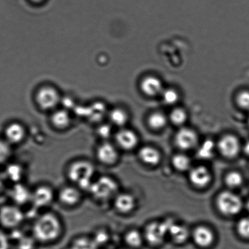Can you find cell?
Segmentation results:
<instances>
[{"label": "cell", "mask_w": 249, "mask_h": 249, "mask_svg": "<svg viewBox=\"0 0 249 249\" xmlns=\"http://www.w3.org/2000/svg\"><path fill=\"white\" fill-rule=\"evenodd\" d=\"M62 221L57 214L52 212H45L34 220L33 237L41 243L55 241L62 233Z\"/></svg>", "instance_id": "cell-1"}, {"label": "cell", "mask_w": 249, "mask_h": 249, "mask_svg": "<svg viewBox=\"0 0 249 249\" xmlns=\"http://www.w3.org/2000/svg\"><path fill=\"white\" fill-rule=\"evenodd\" d=\"M96 168L93 163L85 159L73 161L67 168V177L72 185L82 191L89 192L94 179Z\"/></svg>", "instance_id": "cell-2"}, {"label": "cell", "mask_w": 249, "mask_h": 249, "mask_svg": "<svg viewBox=\"0 0 249 249\" xmlns=\"http://www.w3.org/2000/svg\"><path fill=\"white\" fill-rule=\"evenodd\" d=\"M119 185L113 177L108 175H102L94 178L89 192L95 200L99 202H107L118 194Z\"/></svg>", "instance_id": "cell-3"}, {"label": "cell", "mask_w": 249, "mask_h": 249, "mask_svg": "<svg viewBox=\"0 0 249 249\" xmlns=\"http://www.w3.org/2000/svg\"><path fill=\"white\" fill-rule=\"evenodd\" d=\"M35 100L42 111H53L62 101V97L57 88L51 85H42L36 93Z\"/></svg>", "instance_id": "cell-4"}, {"label": "cell", "mask_w": 249, "mask_h": 249, "mask_svg": "<svg viewBox=\"0 0 249 249\" xmlns=\"http://www.w3.org/2000/svg\"><path fill=\"white\" fill-rule=\"evenodd\" d=\"M219 211L226 215H235L243 208V202L237 195L229 192H221L217 199Z\"/></svg>", "instance_id": "cell-5"}, {"label": "cell", "mask_w": 249, "mask_h": 249, "mask_svg": "<svg viewBox=\"0 0 249 249\" xmlns=\"http://www.w3.org/2000/svg\"><path fill=\"white\" fill-rule=\"evenodd\" d=\"M25 215L19 206L7 205L0 209V223L5 228L16 229L23 223Z\"/></svg>", "instance_id": "cell-6"}, {"label": "cell", "mask_w": 249, "mask_h": 249, "mask_svg": "<svg viewBox=\"0 0 249 249\" xmlns=\"http://www.w3.org/2000/svg\"><path fill=\"white\" fill-rule=\"evenodd\" d=\"M53 188L48 185H40L32 190L31 203L34 208L43 209L50 206L54 199Z\"/></svg>", "instance_id": "cell-7"}, {"label": "cell", "mask_w": 249, "mask_h": 249, "mask_svg": "<svg viewBox=\"0 0 249 249\" xmlns=\"http://www.w3.org/2000/svg\"><path fill=\"white\" fill-rule=\"evenodd\" d=\"M96 157L102 165H113L119 159L118 147L108 140L102 141L96 148Z\"/></svg>", "instance_id": "cell-8"}, {"label": "cell", "mask_w": 249, "mask_h": 249, "mask_svg": "<svg viewBox=\"0 0 249 249\" xmlns=\"http://www.w3.org/2000/svg\"><path fill=\"white\" fill-rule=\"evenodd\" d=\"M167 221L162 224H151L147 227L145 231V238L150 245L158 246L164 240L166 235L168 233L171 223Z\"/></svg>", "instance_id": "cell-9"}, {"label": "cell", "mask_w": 249, "mask_h": 249, "mask_svg": "<svg viewBox=\"0 0 249 249\" xmlns=\"http://www.w3.org/2000/svg\"><path fill=\"white\" fill-rule=\"evenodd\" d=\"M82 190L74 185H67L60 190L57 195L58 201L65 207H74L82 201Z\"/></svg>", "instance_id": "cell-10"}, {"label": "cell", "mask_w": 249, "mask_h": 249, "mask_svg": "<svg viewBox=\"0 0 249 249\" xmlns=\"http://www.w3.org/2000/svg\"><path fill=\"white\" fill-rule=\"evenodd\" d=\"M26 133L23 124L19 122H12L4 129V139L11 145H18L24 140Z\"/></svg>", "instance_id": "cell-11"}, {"label": "cell", "mask_w": 249, "mask_h": 249, "mask_svg": "<svg viewBox=\"0 0 249 249\" xmlns=\"http://www.w3.org/2000/svg\"><path fill=\"white\" fill-rule=\"evenodd\" d=\"M32 190L22 182L14 184L9 192V196L14 204L24 206L31 202Z\"/></svg>", "instance_id": "cell-12"}, {"label": "cell", "mask_w": 249, "mask_h": 249, "mask_svg": "<svg viewBox=\"0 0 249 249\" xmlns=\"http://www.w3.org/2000/svg\"><path fill=\"white\" fill-rule=\"evenodd\" d=\"M116 146L124 150H131L138 145V138L133 131L122 128L114 135ZM117 146V147H118Z\"/></svg>", "instance_id": "cell-13"}, {"label": "cell", "mask_w": 249, "mask_h": 249, "mask_svg": "<svg viewBox=\"0 0 249 249\" xmlns=\"http://www.w3.org/2000/svg\"><path fill=\"white\" fill-rule=\"evenodd\" d=\"M192 238L195 245L203 249L211 248L214 241L213 231L204 226L198 227L195 229Z\"/></svg>", "instance_id": "cell-14"}, {"label": "cell", "mask_w": 249, "mask_h": 249, "mask_svg": "<svg viewBox=\"0 0 249 249\" xmlns=\"http://www.w3.org/2000/svg\"><path fill=\"white\" fill-rule=\"evenodd\" d=\"M50 121L53 128L58 131H64L71 125L72 117L68 110L56 109L51 114Z\"/></svg>", "instance_id": "cell-15"}, {"label": "cell", "mask_w": 249, "mask_h": 249, "mask_svg": "<svg viewBox=\"0 0 249 249\" xmlns=\"http://www.w3.org/2000/svg\"><path fill=\"white\" fill-rule=\"evenodd\" d=\"M221 153L226 157H234L240 151V145L238 138L233 135H226L222 138L218 144Z\"/></svg>", "instance_id": "cell-16"}, {"label": "cell", "mask_w": 249, "mask_h": 249, "mask_svg": "<svg viewBox=\"0 0 249 249\" xmlns=\"http://www.w3.org/2000/svg\"><path fill=\"white\" fill-rule=\"evenodd\" d=\"M196 133L189 128H182L178 132L175 137L177 145L182 150H190L197 143Z\"/></svg>", "instance_id": "cell-17"}, {"label": "cell", "mask_w": 249, "mask_h": 249, "mask_svg": "<svg viewBox=\"0 0 249 249\" xmlns=\"http://www.w3.org/2000/svg\"><path fill=\"white\" fill-rule=\"evenodd\" d=\"M141 88L144 94L149 96H156L162 94V84L160 79L155 77H148L142 80Z\"/></svg>", "instance_id": "cell-18"}, {"label": "cell", "mask_w": 249, "mask_h": 249, "mask_svg": "<svg viewBox=\"0 0 249 249\" xmlns=\"http://www.w3.org/2000/svg\"><path fill=\"white\" fill-rule=\"evenodd\" d=\"M135 206V200L133 196L127 193L116 195L114 198V207L121 213H128L132 211Z\"/></svg>", "instance_id": "cell-19"}, {"label": "cell", "mask_w": 249, "mask_h": 249, "mask_svg": "<svg viewBox=\"0 0 249 249\" xmlns=\"http://www.w3.org/2000/svg\"><path fill=\"white\" fill-rule=\"evenodd\" d=\"M211 176L209 170L204 167L194 168L190 173V179L195 186L203 187L211 181Z\"/></svg>", "instance_id": "cell-20"}, {"label": "cell", "mask_w": 249, "mask_h": 249, "mask_svg": "<svg viewBox=\"0 0 249 249\" xmlns=\"http://www.w3.org/2000/svg\"><path fill=\"white\" fill-rule=\"evenodd\" d=\"M4 175L7 180H10L13 184L21 182L24 175V169L18 163H11L7 166Z\"/></svg>", "instance_id": "cell-21"}, {"label": "cell", "mask_w": 249, "mask_h": 249, "mask_svg": "<svg viewBox=\"0 0 249 249\" xmlns=\"http://www.w3.org/2000/svg\"><path fill=\"white\" fill-rule=\"evenodd\" d=\"M107 116L111 124L119 128H123L128 119V114L120 107H116L111 110L107 114Z\"/></svg>", "instance_id": "cell-22"}, {"label": "cell", "mask_w": 249, "mask_h": 249, "mask_svg": "<svg viewBox=\"0 0 249 249\" xmlns=\"http://www.w3.org/2000/svg\"><path fill=\"white\" fill-rule=\"evenodd\" d=\"M139 157L143 162L151 165L158 164L160 162V155L155 148L145 146L141 149L139 153Z\"/></svg>", "instance_id": "cell-23"}, {"label": "cell", "mask_w": 249, "mask_h": 249, "mask_svg": "<svg viewBox=\"0 0 249 249\" xmlns=\"http://www.w3.org/2000/svg\"><path fill=\"white\" fill-rule=\"evenodd\" d=\"M168 233L170 234L173 240L178 244L185 242L189 236V231L185 227L173 223L170 224Z\"/></svg>", "instance_id": "cell-24"}, {"label": "cell", "mask_w": 249, "mask_h": 249, "mask_svg": "<svg viewBox=\"0 0 249 249\" xmlns=\"http://www.w3.org/2000/svg\"><path fill=\"white\" fill-rule=\"evenodd\" d=\"M124 241L129 248L137 249L141 248L143 244V238L138 231L131 230L124 235Z\"/></svg>", "instance_id": "cell-25"}, {"label": "cell", "mask_w": 249, "mask_h": 249, "mask_svg": "<svg viewBox=\"0 0 249 249\" xmlns=\"http://www.w3.org/2000/svg\"><path fill=\"white\" fill-rule=\"evenodd\" d=\"M97 246L93 239L87 237H80L74 241L72 249H97Z\"/></svg>", "instance_id": "cell-26"}, {"label": "cell", "mask_w": 249, "mask_h": 249, "mask_svg": "<svg viewBox=\"0 0 249 249\" xmlns=\"http://www.w3.org/2000/svg\"><path fill=\"white\" fill-rule=\"evenodd\" d=\"M214 145L213 141L206 140L200 146L197 151L198 157L204 159H209L213 155Z\"/></svg>", "instance_id": "cell-27"}, {"label": "cell", "mask_w": 249, "mask_h": 249, "mask_svg": "<svg viewBox=\"0 0 249 249\" xmlns=\"http://www.w3.org/2000/svg\"><path fill=\"white\" fill-rule=\"evenodd\" d=\"M149 125L155 129H160L163 128L167 124V118L165 116L160 112H156L150 116L148 119Z\"/></svg>", "instance_id": "cell-28"}, {"label": "cell", "mask_w": 249, "mask_h": 249, "mask_svg": "<svg viewBox=\"0 0 249 249\" xmlns=\"http://www.w3.org/2000/svg\"><path fill=\"white\" fill-rule=\"evenodd\" d=\"M11 155V145L5 139H0V165L7 162Z\"/></svg>", "instance_id": "cell-29"}, {"label": "cell", "mask_w": 249, "mask_h": 249, "mask_svg": "<svg viewBox=\"0 0 249 249\" xmlns=\"http://www.w3.org/2000/svg\"><path fill=\"white\" fill-rule=\"evenodd\" d=\"M173 164L177 170L182 172V171L189 169L190 166V161L187 156L178 154L173 157Z\"/></svg>", "instance_id": "cell-30"}, {"label": "cell", "mask_w": 249, "mask_h": 249, "mask_svg": "<svg viewBox=\"0 0 249 249\" xmlns=\"http://www.w3.org/2000/svg\"><path fill=\"white\" fill-rule=\"evenodd\" d=\"M226 184L229 187L235 188L240 187L243 182V178L238 172H231L227 175L226 178Z\"/></svg>", "instance_id": "cell-31"}, {"label": "cell", "mask_w": 249, "mask_h": 249, "mask_svg": "<svg viewBox=\"0 0 249 249\" xmlns=\"http://www.w3.org/2000/svg\"><path fill=\"white\" fill-rule=\"evenodd\" d=\"M170 119L177 125H181L187 119V114L184 110L176 109L170 114Z\"/></svg>", "instance_id": "cell-32"}, {"label": "cell", "mask_w": 249, "mask_h": 249, "mask_svg": "<svg viewBox=\"0 0 249 249\" xmlns=\"http://www.w3.org/2000/svg\"><path fill=\"white\" fill-rule=\"evenodd\" d=\"M239 235L244 239H249V217L241 219L237 225Z\"/></svg>", "instance_id": "cell-33"}, {"label": "cell", "mask_w": 249, "mask_h": 249, "mask_svg": "<svg viewBox=\"0 0 249 249\" xmlns=\"http://www.w3.org/2000/svg\"><path fill=\"white\" fill-rule=\"evenodd\" d=\"M36 240L33 236L23 235L18 242V249H34L35 248Z\"/></svg>", "instance_id": "cell-34"}, {"label": "cell", "mask_w": 249, "mask_h": 249, "mask_svg": "<svg viewBox=\"0 0 249 249\" xmlns=\"http://www.w3.org/2000/svg\"><path fill=\"white\" fill-rule=\"evenodd\" d=\"M162 94L163 101L167 104L173 105L177 103L179 99V95L173 89L163 90Z\"/></svg>", "instance_id": "cell-35"}, {"label": "cell", "mask_w": 249, "mask_h": 249, "mask_svg": "<svg viewBox=\"0 0 249 249\" xmlns=\"http://www.w3.org/2000/svg\"><path fill=\"white\" fill-rule=\"evenodd\" d=\"M112 132L113 131L109 124H102L97 128L96 133L97 136L101 138L102 141H107L111 137Z\"/></svg>", "instance_id": "cell-36"}, {"label": "cell", "mask_w": 249, "mask_h": 249, "mask_svg": "<svg viewBox=\"0 0 249 249\" xmlns=\"http://www.w3.org/2000/svg\"><path fill=\"white\" fill-rule=\"evenodd\" d=\"M236 102L240 108L249 111V91L245 90L238 94L236 96Z\"/></svg>", "instance_id": "cell-37"}, {"label": "cell", "mask_w": 249, "mask_h": 249, "mask_svg": "<svg viewBox=\"0 0 249 249\" xmlns=\"http://www.w3.org/2000/svg\"><path fill=\"white\" fill-rule=\"evenodd\" d=\"M109 238L108 234L105 230L97 231L95 234L93 240L97 246L103 245L108 241Z\"/></svg>", "instance_id": "cell-38"}, {"label": "cell", "mask_w": 249, "mask_h": 249, "mask_svg": "<svg viewBox=\"0 0 249 249\" xmlns=\"http://www.w3.org/2000/svg\"><path fill=\"white\" fill-rule=\"evenodd\" d=\"M10 240L6 233L0 231V249H9Z\"/></svg>", "instance_id": "cell-39"}, {"label": "cell", "mask_w": 249, "mask_h": 249, "mask_svg": "<svg viewBox=\"0 0 249 249\" xmlns=\"http://www.w3.org/2000/svg\"><path fill=\"white\" fill-rule=\"evenodd\" d=\"M6 177L4 174L0 173V194L3 192L6 186Z\"/></svg>", "instance_id": "cell-40"}, {"label": "cell", "mask_w": 249, "mask_h": 249, "mask_svg": "<svg viewBox=\"0 0 249 249\" xmlns=\"http://www.w3.org/2000/svg\"><path fill=\"white\" fill-rule=\"evenodd\" d=\"M244 151H245L246 155L249 156V141H248V142L245 144V146H244Z\"/></svg>", "instance_id": "cell-41"}, {"label": "cell", "mask_w": 249, "mask_h": 249, "mask_svg": "<svg viewBox=\"0 0 249 249\" xmlns=\"http://www.w3.org/2000/svg\"><path fill=\"white\" fill-rule=\"evenodd\" d=\"M30 1L31 2H34V3L39 4L41 3V2H43L44 1H45V0H30Z\"/></svg>", "instance_id": "cell-42"}, {"label": "cell", "mask_w": 249, "mask_h": 249, "mask_svg": "<svg viewBox=\"0 0 249 249\" xmlns=\"http://www.w3.org/2000/svg\"><path fill=\"white\" fill-rule=\"evenodd\" d=\"M246 209H247L248 211L249 212V200L246 204Z\"/></svg>", "instance_id": "cell-43"}, {"label": "cell", "mask_w": 249, "mask_h": 249, "mask_svg": "<svg viewBox=\"0 0 249 249\" xmlns=\"http://www.w3.org/2000/svg\"><path fill=\"white\" fill-rule=\"evenodd\" d=\"M133 249L128 248V249Z\"/></svg>", "instance_id": "cell-44"}, {"label": "cell", "mask_w": 249, "mask_h": 249, "mask_svg": "<svg viewBox=\"0 0 249 249\" xmlns=\"http://www.w3.org/2000/svg\"><path fill=\"white\" fill-rule=\"evenodd\" d=\"M248 124H249V118Z\"/></svg>", "instance_id": "cell-45"}]
</instances>
